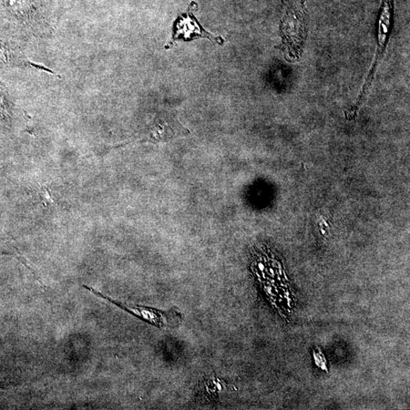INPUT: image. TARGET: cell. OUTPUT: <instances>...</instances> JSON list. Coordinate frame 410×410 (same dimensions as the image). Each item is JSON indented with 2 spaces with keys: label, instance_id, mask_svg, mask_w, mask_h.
<instances>
[{
  "label": "cell",
  "instance_id": "2",
  "mask_svg": "<svg viewBox=\"0 0 410 410\" xmlns=\"http://www.w3.org/2000/svg\"><path fill=\"white\" fill-rule=\"evenodd\" d=\"M206 37L213 42L223 45L225 39L221 36L212 35L208 33L206 30L204 29L196 18L192 13V8H189V12L187 14H183L180 16L175 23H174L172 29V37L168 48L177 40L189 41L193 39Z\"/></svg>",
  "mask_w": 410,
  "mask_h": 410
},
{
  "label": "cell",
  "instance_id": "1",
  "mask_svg": "<svg viewBox=\"0 0 410 410\" xmlns=\"http://www.w3.org/2000/svg\"><path fill=\"white\" fill-rule=\"evenodd\" d=\"M394 13V0H382L380 13H379L378 17V34L376 55L375 57V60L373 62L372 69L370 71H369L365 83L361 91L360 98H358L357 104L353 108V110L355 111H356L358 107L363 105V102H364L365 97L368 95V92L372 86L379 61L381 60L384 55L390 35H391L393 25Z\"/></svg>",
  "mask_w": 410,
  "mask_h": 410
}]
</instances>
